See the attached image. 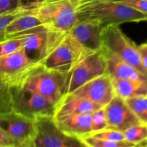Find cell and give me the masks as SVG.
<instances>
[{
	"label": "cell",
	"instance_id": "obj_1",
	"mask_svg": "<svg viewBox=\"0 0 147 147\" xmlns=\"http://www.w3.org/2000/svg\"><path fill=\"white\" fill-rule=\"evenodd\" d=\"M78 20H97L103 25L147 21V14L111 0H80L76 10Z\"/></svg>",
	"mask_w": 147,
	"mask_h": 147
},
{
	"label": "cell",
	"instance_id": "obj_2",
	"mask_svg": "<svg viewBox=\"0 0 147 147\" xmlns=\"http://www.w3.org/2000/svg\"><path fill=\"white\" fill-rule=\"evenodd\" d=\"M66 73L49 70L42 65L34 67L19 86L42 95L55 105L64 96Z\"/></svg>",
	"mask_w": 147,
	"mask_h": 147
},
{
	"label": "cell",
	"instance_id": "obj_3",
	"mask_svg": "<svg viewBox=\"0 0 147 147\" xmlns=\"http://www.w3.org/2000/svg\"><path fill=\"white\" fill-rule=\"evenodd\" d=\"M80 0H55L33 10L52 30L68 33L78 21L76 10Z\"/></svg>",
	"mask_w": 147,
	"mask_h": 147
},
{
	"label": "cell",
	"instance_id": "obj_4",
	"mask_svg": "<svg viewBox=\"0 0 147 147\" xmlns=\"http://www.w3.org/2000/svg\"><path fill=\"white\" fill-rule=\"evenodd\" d=\"M11 92L14 111L34 120L54 116L56 105L42 95L19 85L11 86Z\"/></svg>",
	"mask_w": 147,
	"mask_h": 147
},
{
	"label": "cell",
	"instance_id": "obj_5",
	"mask_svg": "<svg viewBox=\"0 0 147 147\" xmlns=\"http://www.w3.org/2000/svg\"><path fill=\"white\" fill-rule=\"evenodd\" d=\"M95 52L83 47L67 33L62 42L45 59L42 65L49 70L67 73L83 59Z\"/></svg>",
	"mask_w": 147,
	"mask_h": 147
},
{
	"label": "cell",
	"instance_id": "obj_6",
	"mask_svg": "<svg viewBox=\"0 0 147 147\" xmlns=\"http://www.w3.org/2000/svg\"><path fill=\"white\" fill-rule=\"evenodd\" d=\"M102 47L114 53L136 70L146 75L137 45L123 32L118 24H108L102 29Z\"/></svg>",
	"mask_w": 147,
	"mask_h": 147
},
{
	"label": "cell",
	"instance_id": "obj_7",
	"mask_svg": "<svg viewBox=\"0 0 147 147\" xmlns=\"http://www.w3.org/2000/svg\"><path fill=\"white\" fill-rule=\"evenodd\" d=\"M106 74V63L101 49L92 53L66 73L64 95L72 93L93 79Z\"/></svg>",
	"mask_w": 147,
	"mask_h": 147
},
{
	"label": "cell",
	"instance_id": "obj_8",
	"mask_svg": "<svg viewBox=\"0 0 147 147\" xmlns=\"http://www.w3.org/2000/svg\"><path fill=\"white\" fill-rule=\"evenodd\" d=\"M35 126L32 147H88L80 138L64 133L52 116L35 119Z\"/></svg>",
	"mask_w": 147,
	"mask_h": 147
},
{
	"label": "cell",
	"instance_id": "obj_9",
	"mask_svg": "<svg viewBox=\"0 0 147 147\" xmlns=\"http://www.w3.org/2000/svg\"><path fill=\"white\" fill-rule=\"evenodd\" d=\"M67 33L52 29L20 37L22 48L30 59L42 65L50 53L62 42Z\"/></svg>",
	"mask_w": 147,
	"mask_h": 147
},
{
	"label": "cell",
	"instance_id": "obj_10",
	"mask_svg": "<svg viewBox=\"0 0 147 147\" xmlns=\"http://www.w3.org/2000/svg\"><path fill=\"white\" fill-rule=\"evenodd\" d=\"M0 129L21 147H32L36 133L35 120L11 111L0 115Z\"/></svg>",
	"mask_w": 147,
	"mask_h": 147
},
{
	"label": "cell",
	"instance_id": "obj_11",
	"mask_svg": "<svg viewBox=\"0 0 147 147\" xmlns=\"http://www.w3.org/2000/svg\"><path fill=\"white\" fill-rule=\"evenodd\" d=\"M37 65L22 48L0 57V76L11 86L20 85Z\"/></svg>",
	"mask_w": 147,
	"mask_h": 147
},
{
	"label": "cell",
	"instance_id": "obj_12",
	"mask_svg": "<svg viewBox=\"0 0 147 147\" xmlns=\"http://www.w3.org/2000/svg\"><path fill=\"white\" fill-rule=\"evenodd\" d=\"M70 93L102 107L106 106L116 95L111 78L107 74L90 80Z\"/></svg>",
	"mask_w": 147,
	"mask_h": 147
},
{
	"label": "cell",
	"instance_id": "obj_13",
	"mask_svg": "<svg viewBox=\"0 0 147 147\" xmlns=\"http://www.w3.org/2000/svg\"><path fill=\"white\" fill-rule=\"evenodd\" d=\"M107 128L124 131L131 126L140 124L141 122L131 111L124 99L115 95L111 100L103 107Z\"/></svg>",
	"mask_w": 147,
	"mask_h": 147
},
{
	"label": "cell",
	"instance_id": "obj_14",
	"mask_svg": "<svg viewBox=\"0 0 147 147\" xmlns=\"http://www.w3.org/2000/svg\"><path fill=\"white\" fill-rule=\"evenodd\" d=\"M103 26L97 20H78L68 33L86 49L97 52L102 48Z\"/></svg>",
	"mask_w": 147,
	"mask_h": 147
},
{
	"label": "cell",
	"instance_id": "obj_15",
	"mask_svg": "<svg viewBox=\"0 0 147 147\" xmlns=\"http://www.w3.org/2000/svg\"><path fill=\"white\" fill-rule=\"evenodd\" d=\"M36 9V8H35ZM34 9L16 17L6 29L7 39L15 38L50 29L33 11Z\"/></svg>",
	"mask_w": 147,
	"mask_h": 147
},
{
	"label": "cell",
	"instance_id": "obj_16",
	"mask_svg": "<svg viewBox=\"0 0 147 147\" xmlns=\"http://www.w3.org/2000/svg\"><path fill=\"white\" fill-rule=\"evenodd\" d=\"M54 119V118H53ZM64 133L81 138L93 131L91 113H76L54 119Z\"/></svg>",
	"mask_w": 147,
	"mask_h": 147
},
{
	"label": "cell",
	"instance_id": "obj_17",
	"mask_svg": "<svg viewBox=\"0 0 147 147\" xmlns=\"http://www.w3.org/2000/svg\"><path fill=\"white\" fill-rule=\"evenodd\" d=\"M102 108L103 107L87 99L68 93L65 94L55 106L53 118L56 119L76 113H92Z\"/></svg>",
	"mask_w": 147,
	"mask_h": 147
},
{
	"label": "cell",
	"instance_id": "obj_18",
	"mask_svg": "<svg viewBox=\"0 0 147 147\" xmlns=\"http://www.w3.org/2000/svg\"><path fill=\"white\" fill-rule=\"evenodd\" d=\"M101 50L106 60V74L111 79L136 78L145 75L104 47Z\"/></svg>",
	"mask_w": 147,
	"mask_h": 147
},
{
	"label": "cell",
	"instance_id": "obj_19",
	"mask_svg": "<svg viewBox=\"0 0 147 147\" xmlns=\"http://www.w3.org/2000/svg\"><path fill=\"white\" fill-rule=\"evenodd\" d=\"M116 95L122 98L147 96V76L142 75L136 78L111 79Z\"/></svg>",
	"mask_w": 147,
	"mask_h": 147
},
{
	"label": "cell",
	"instance_id": "obj_20",
	"mask_svg": "<svg viewBox=\"0 0 147 147\" xmlns=\"http://www.w3.org/2000/svg\"><path fill=\"white\" fill-rule=\"evenodd\" d=\"M124 100L141 123L147 124V96H134Z\"/></svg>",
	"mask_w": 147,
	"mask_h": 147
},
{
	"label": "cell",
	"instance_id": "obj_21",
	"mask_svg": "<svg viewBox=\"0 0 147 147\" xmlns=\"http://www.w3.org/2000/svg\"><path fill=\"white\" fill-rule=\"evenodd\" d=\"M80 139L88 147H129L135 145V144L126 140L111 141L98 139L90 136H85Z\"/></svg>",
	"mask_w": 147,
	"mask_h": 147
},
{
	"label": "cell",
	"instance_id": "obj_22",
	"mask_svg": "<svg viewBox=\"0 0 147 147\" xmlns=\"http://www.w3.org/2000/svg\"><path fill=\"white\" fill-rule=\"evenodd\" d=\"M12 111L11 86L0 76V115Z\"/></svg>",
	"mask_w": 147,
	"mask_h": 147
},
{
	"label": "cell",
	"instance_id": "obj_23",
	"mask_svg": "<svg viewBox=\"0 0 147 147\" xmlns=\"http://www.w3.org/2000/svg\"><path fill=\"white\" fill-rule=\"evenodd\" d=\"M123 133L126 141L136 144L147 140V124L140 123L131 126Z\"/></svg>",
	"mask_w": 147,
	"mask_h": 147
},
{
	"label": "cell",
	"instance_id": "obj_24",
	"mask_svg": "<svg viewBox=\"0 0 147 147\" xmlns=\"http://www.w3.org/2000/svg\"><path fill=\"white\" fill-rule=\"evenodd\" d=\"M35 8H29V7H21L16 11L4 15L0 16V42L7 40V34H6V29L7 26L19 16L27 12L30 10Z\"/></svg>",
	"mask_w": 147,
	"mask_h": 147
},
{
	"label": "cell",
	"instance_id": "obj_25",
	"mask_svg": "<svg viewBox=\"0 0 147 147\" xmlns=\"http://www.w3.org/2000/svg\"><path fill=\"white\" fill-rule=\"evenodd\" d=\"M86 136H90L95 138H98V139H106V140L111 141L126 140L123 132L115 130V129H109V128H106V129L97 131L91 132Z\"/></svg>",
	"mask_w": 147,
	"mask_h": 147
},
{
	"label": "cell",
	"instance_id": "obj_26",
	"mask_svg": "<svg viewBox=\"0 0 147 147\" xmlns=\"http://www.w3.org/2000/svg\"><path fill=\"white\" fill-rule=\"evenodd\" d=\"M22 48V41L20 37L7 39L0 42V57Z\"/></svg>",
	"mask_w": 147,
	"mask_h": 147
},
{
	"label": "cell",
	"instance_id": "obj_27",
	"mask_svg": "<svg viewBox=\"0 0 147 147\" xmlns=\"http://www.w3.org/2000/svg\"><path fill=\"white\" fill-rule=\"evenodd\" d=\"M91 116L92 123H93V131L92 132L102 130L108 127L103 108L92 113Z\"/></svg>",
	"mask_w": 147,
	"mask_h": 147
},
{
	"label": "cell",
	"instance_id": "obj_28",
	"mask_svg": "<svg viewBox=\"0 0 147 147\" xmlns=\"http://www.w3.org/2000/svg\"><path fill=\"white\" fill-rule=\"evenodd\" d=\"M20 7V0H0V16L13 12Z\"/></svg>",
	"mask_w": 147,
	"mask_h": 147
},
{
	"label": "cell",
	"instance_id": "obj_29",
	"mask_svg": "<svg viewBox=\"0 0 147 147\" xmlns=\"http://www.w3.org/2000/svg\"><path fill=\"white\" fill-rule=\"evenodd\" d=\"M111 1L126 4L135 9L147 14V0H111Z\"/></svg>",
	"mask_w": 147,
	"mask_h": 147
},
{
	"label": "cell",
	"instance_id": "obj_30",
	"mask_svg": "<svg viewBox=\"0 0 147 147\" xmlns=\"http://www.w3.org/2000/svg\"><path fill=\"white\" fill-rule=\"evenodd\" d=\"M137 49L140 56L142 67L147 76V42L142 43L139 45H137Z\"/></svg>",
	"mask_w": 147,
	"mask_h": 147
},
{
	"label": "cell",
	"instance_id": "obj_31",
	"mask_svg": "<svg viewBox=\"0 0 147 147\" xmlns=\"http://www.w3.org/2000/svg\"><path fill=\"white\" fill-rule=\"evenodd\" d=\"M55 0H20L21 7L29 8H37L40 6Z\"/></svg>",
	"mask_w": 147,
	"mask_h": 147
},
{
	"label": "cell",
	"instance_id": "obj_32",
	"mask_svg": "<svg viewBox=\"0 0 147 147\" xmlns=\"http://www.w3.org/2000/svg\"><path fill=\"white\" fill-rule=\"evenodd\" d=\"M18 146V145L5 132L0 129V146Z\"/></svg>",
	"mask_w": 147,
	"mask_h": 147
},
{
	"label": "cell",
	"instance_id": "obj_33",
	"mask_svg": "<svg viewBox=\"0 0 147 147\" xmlns=\"http://www.w3.org/2000/svg\"><path fill=\"white\" fill-rule=\"evenodd\" d=\"M147 146V140L144 141V142H140L139 144H136L134 146H129V147H146Z\"/></svg>",
	"mask_w": 147,
	"mask_h": 147
},
{
	"label": "cell",
	"instance_id": "obj_34",
	"mask_svg": "<svg viewBox=\"0 0 147 147\" xmlns=\"http://www.w3.org/2000/svg\"><path fill=\"white\" fill-rule=\"evenodd\" d=\"M0 147H21V146H0Z\"/></svg>",
	"mask_w": 147,
	"mask_h": 147
},
{
	"label": "cell",
	"instance_id": "obj_35",
	"mask_svg": "<svg viewBox=\"0 0 147 147\" xmlns=\"http://www.w3.org/2000/svg\"><path fill=\"white\" fill-rule=\"evenodd\" d=\"M146 147H147V146H146Z\"/></svg>",
	"mask_w": 147,
	"mask_h": 147
}]
</instances>
